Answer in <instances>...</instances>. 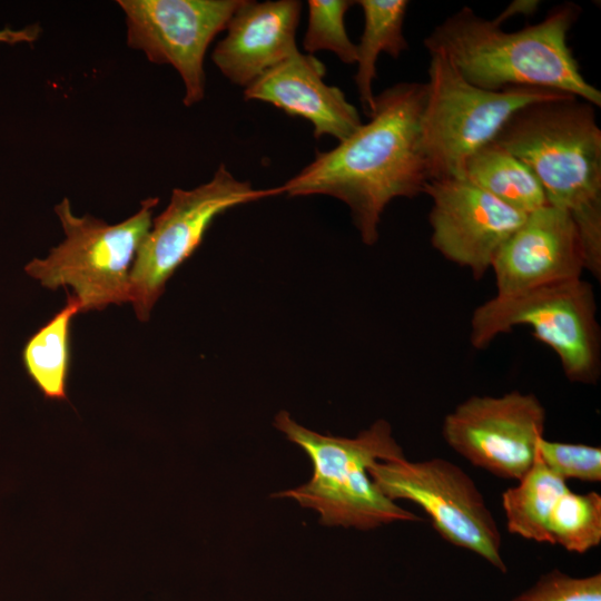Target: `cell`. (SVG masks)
<instances>
[{"instance_id": "2", "label": "cell", "mask_w": 601, "mask_h": 601, "mask_svg": "<svg viewBox=\"0 0 601 601\" xmlns=\"http://www.w3.org/2000/svg\"><path fill=\"white\" fill-rule=\"evenodd\" d=\"M580 13L578 4L566 2L535 24L505 31L497 18L489 20L463 7L436 24L423 42L430 55L446 56L479 88H542L600 107L601 91L585 80L568 45Z\"/></svg>"}, {"instance_id": "7", "label": "cell", "mask_w": 601, "mask_h": 601, "mask_svg": "<svg viewBox=\"0 0 601 601\" xmlns=\"http://www.w3.org/2000/svg\"><path fill=\"white\" fill-rule=\"evenodd\" d=\"M525 325L559 357L569 381L593 384L600 374V331L592 286L581 278L558 282L480 305L470 341L484 348L496 336Z\"/></svg>"}, {"instance_id": "5", "label": "cell", "mask_w": 601, "mask_h": 601, "mask_svg": "<svg viewBox=\"0 0 601 601\" xmlns=\"http://www.w3.org/2000/svg\"><path fill=\"white\" fill-rule=\"evenodd\" d=\"M158 203V197L146 198L136 214L108 225L90 215L76 216L63 198L55 213L65 239L46 258L28 263L26 273L51 290L70 286L81 312L130 302V270Z\"/></svg>"}, {"instance_id": "16", "label": "cell", "mask_w": 601, "mask_h": 601, "mask_svg": "<svg viewBox=\"0 0 601 601\" xmlns=\"http://www.w3.org/2000/svg\"><path fill=\"white\" fill-rule=\"evenodd\" d=\"M406 0H358L364 17L363 32L357 48V70L354 76L359 101L368 117L374 109L373 82L376 61L382 52L397 59L408 50L403 24L408 8Z\"/></svg>"}, {"instance_id": "15", "label": "cell", "mask_w": 601, "mask_h": 601, "mask_svg": "<svg viewBox=\"0 0 601 601\" xmlns=\"http://www.w3.org/2000/svg\"><path fill=\"white\" fill-rule=\"evenodd\" d=\"M325 66L314 55L297 51L244 89L245 100L270 104L312 122L314 137H351L361 126L357 109L336 86L324 81Z\"/></svg>"}, {"instance_id": "17", "label": "cell", "mask_w": 601, "mask_h": 601, "mask_svg": "<svg viewBox=\"0 0 601 601\" xmlns=\"http://www.w3.org/2000/svg\"><path fill=\"white\" fill-rule=\"evenodd\" d=\"M464 178L525 215L549 204L531 169L495 141L466 160Z\"/></svg>"}, {"instance_id": "3", "label": "cell", "mask_w": 601, "mask_h": 601, "mask_svg": "<svg viewBox=\"0 0 601 601\" xmlns=\"http://www.w3.org/2000/svg\"><path fill=\"white\" fill-rule=\"evenodd\" d=\"M534 174L550 205L573 219L585 269L601 275V129L595 107L573 95L526 105L494 140Z\"/></svg>"}, {"instance_id": "4", "label": "cell", "mask_w": 601, "mask_h": 601, "mask_svg": "<svg viewBox=\"0 0 601 601\" xmlns=\"http://www.w3.org/2000/svg\"><path fill=\"white\" fill-rule=\"evenodd\" d=\"M274 426L305 451L314 471L306 484L275 496L292 497L303 508L317 511L325 525L371 530L396 521L421 520L387 499L368 475L375 462L404 457L388 422L377 420L349 439L316 433L280 411Z\"/></svg>"}, {"instance_id": "1", "label": "cell", "mask_w": 601, "mask_h": 601, "mask_svg": "<svg viewBox=\"0 0 601 601\" xmlns=\"http://www.w3.org/2000/svg\"><path fill=\"white\" fill-rule=\"evenodd\" d=\"M426 83L398 82L375 95L370 120L316 154L279 189L289 197L326 195L346 204L364 244L378 239L386 206L424 193L430 180L421 141Z\"/></svg>"}, {"instance_id": "6", "label": "cell", "mask_w": 601, "mask_h": 601, "mask_svg": "<svg viewBox=\"0 0 601 601\" xmlns=\"http://www.w3.org/2000/svg\"><path fill=\"white\" fill-rule=\"evenodd\" d=\"M425 83L421 141L430 180L464 178L466 160L493 141L515 111L562 93L531 87L482 89L442 53H431Z\"/></svg>"}, {"instance_id": "23", "label": "cell", "mask_w": 601, "mask_h": 601, "mask_svg": "<svg viewBox=\"0 0 601 601\" xmlns=\"http://www.w3.org/2000/svg\"><path fill=\"white\" fill-rule=\"evenodd\" d=\"M511 601H601V574L579 578L554 569Z\"/></svg>"}, {"instance_id": "10", "label": "cell", "mask_w": 601, "mask_h": 601, "mask_svg": "<svg viewBox=\"0 0 601 601\" xmlns=\"http://www.w3.org/2000/svg\"><path fill=\"white\" fill-rule=\"evenodd\" d=\"M244 0H118L127 27V45L157 65L179 73L191 107L205 97L206 51Z\"/></svg>"}, {"instance_id": "22", "label": "cell", "mask_w": 601, "mask_h": 601, "mask_svg": "<svg viewBox=\"0 0 601 601\" xmlns=\"http://www.w3.org/2000/svg\"><path fill=\"white\" fill-rule=\"evenodd\" d=\"M536 457L564 481H601L600 446L550 441L543 436L538 442Z\"/></svg>"}, {"instance_id": "24", "label": "cell", "mask_w": 601, "mask_h": 601, "mask_svg": "<svg viewBox=\"0 0 601 601\" xmlns=\"http://www.w3.org/2000/svg\"><path fill=\"white\" fill-rule=\"evenodd\" d=\"M41 33V28L38 23L26 26L22 29H0V42L16 45L20 42L31 43L36 41Z\"/></svg>"}, {"instance_id": "9", "label": "cell", "mask_w": 601, "mask_h": 601, "mask_svg": "<svg viewBox=\"0 0 601 601\" xmlns=\"http://www.w3.org/2000/svg\"><path fill=\"white\" fill-rule=\"evenodd\" d=\"M376 487L390 500L417 504L449 543L469 550L502 573V536L473 479L449 460L404 457L377 461L368 469Z\"/></svg>"}, {"instance_id": "19", "label": "cell", "mask_w": 601, "mask_h": 601, "mask_svg": "<svg viewBox=\"0 0 601 601\" xmlns=\"http://www.w3.org/2000/svg\"><path fill=\"white\" fill-rule=\"evenodd\" d=\"M566 481L549 470L538 457L518 484L502 493L506 529L511 534L551 544L549 519Z\"/></svg>"}, {"instance_id": "11", "label": "cell", "mask_w": 601, "mask_h": 601, "mask_svg": "<svg viewBox=\"0 0 601 601\" xmlns=\"http://www.w3.org/2000/svg\"><path fill=\"white\" fill-rule=\"evenodd\" d=\"M545 420V408L534 394L473 395L444 417L442 435L472 465L519 481L536 460Z\"/></svg>"}, {"instance_id": "20", "label": "cell", "mask_w": 601, "mask_h": 601, "mask_svg": "<svg viewBox=\"0 0 601 601\" xmlns=\"http://www.w3.org/2000/svg\"><path fill=\"white\" fill-rule=\"evenodd\" d=\"M551 544L569 552L585 553L601 543V495L568 489L549 519Z\"/></svg>"}, {"instance_id": "21", "label": "cell", "mask_w": 601, "mask_h": 601, "mask_svg": "<svg viewBox=\"0 0 601 601\" xmlns=\"http://www.w3.org/2000/svg\"><path fill=\"white\" fill-rule=\"evenodd\" d=\"M351 0H309L303 48L308 55L326 50L344 63H356L357 48L347 35L345 16Z\"/></svg>"}, {"instance_id": "13", "label": "cell", "mask_w": 601, "mask_h": 601, "mask_svg": "<svg viewBox=\"0 0 601 601\" xmlns=\"http://www.w3.org/2000/svg\"><path fill=\"white\" fill-rule=\"evenodd\" d=\"M496 295L581 278L585 255L571 216L550 204L529 214L496 253Z\"/></svg>"}, {"instance_id": "14", "label": "cell", "mask_w": 601, "mask_h": 601, "mask_svg": "<svg viewBox=\"0 0 601 601\" xmlns=\"http://www.w3.org/2000/svg\"><path fill=\"white\" fill-rule=\"evenodd\" d=\"M298 0H244L230 18L211 59L231 83L248 87L297 51Z\"/></svg>"}, {"instance_id": "8", "label": "cell", "mask_w": 601, "mask_h": 601, "mask_svg": "<svg viewBox=\"0 0 601 601\" xmlns=\"http://www.w3.org/2000/svg\"><path fill=\"white\" fill-rule=\"evenodd\" d=\"M282 194L255 189L220 164L213 178L193 189L175 188L166 209L152 219L130 270V303L139 321L150 312L178 267L200 246L215 218L226 210Z\"/></svg>"}, {"instance_id": "12", "label": "cell", "mask_w": 601, "mask_h": 601, "mask_svg": "<svg viewBox=\"0 0 601 601\" xmlns=\"http://www.w3.org/2000/svg\"><path fill=\"white\" fill-rule=\"evenodd\" d=\"M424 194L432 199V246L476 279L528 216L465 178L428 180Z\"/></svg>"}, {"instance_id": "18", "label": "cell", "mask_w": 601, "mask_h": 601, "mask_svg": "<svg viewBox=\"0 0 601 601\" xmlns=\"http://www.w3.org/2000/svg\"><path fill=\"white\" fill-rule=\"evenodd\" d=\"M66 305L26 343L22 359L28 375L45 398L68 401L70 325L81 313L78 298L67 293Z\"/></svg>"}]
</instances>
